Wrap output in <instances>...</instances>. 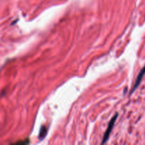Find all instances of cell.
<instances>
[{
  "instance_id": "obj_1",
  "label": "cell",
  "mask_w": 145,
  "mask_h": 145,
  "mask_svg": "<svg viewBox=\"0 0 145 145\" xmlns=\"http://www.w3.org/2000/svg\"><path fill=\"white\" fill-rule=\"evenodd\" d=\"M117 118H118V114H116V116H115L114 117L111 119V120H110V123H109L108 126L107 130L106 131V133H105V134H104V136H103L102 144H104V143L108 141V140L109 137H110V133H111L112 130H113V127H114L115 123H116V119H117Z\"/></svg>"
},
{
  "instance_id": "obj_2",
  "label": "cell",
  "mask_w": 145,
  "mask_h": 145,
  "mask_svg": "<svg viewBox=\"0 0 145 145\" xmlns=\"http://www.w3.org/2000/svg\"><path fill=\"white\" fill-rule=\"evenodd\" d=\"M144 74H145V65L144 66V67L142 69V70L140 71V73H139L138 76H137V79H136L135 83L134 86H133V89H132V91H131V93H133V92H134L137 89V87L140 86V83H141V82H142V80L143 77H144Z\"/></svg>"
},
{
  "instance_id": "obj_4",
  "label": "cell",
  "mask_w": 145,
  "mask_h": 145,
  "mask_svg": "<svg viewBox=\"0 0 145 145\" xmlns=\"http://www.w3.org/2000/svg\"><path fill=\"white\" fill-rule=\"evenodd\" d=\"M29 143V141L28 140H25L24 142H16L15 144H28Z\"/></svg>"
},
{
  "instance_id": "obj_3",
  "label": "cell",
  "mask_w": 145,
  "mask_h": 145,
  "mask_svg": "<svg viewBox=\"0 0 145 145\" xmlns=\"http://www.w3.org/2000/svg\"><path fill=\"white\" fill-rule=\"evenodd\" d=\"M47 128L45 127H42L40 128V133H39V138L40 140H42V139L44 138V137L46 136V134H47Z\"/></svg>"
}]
</instances>
